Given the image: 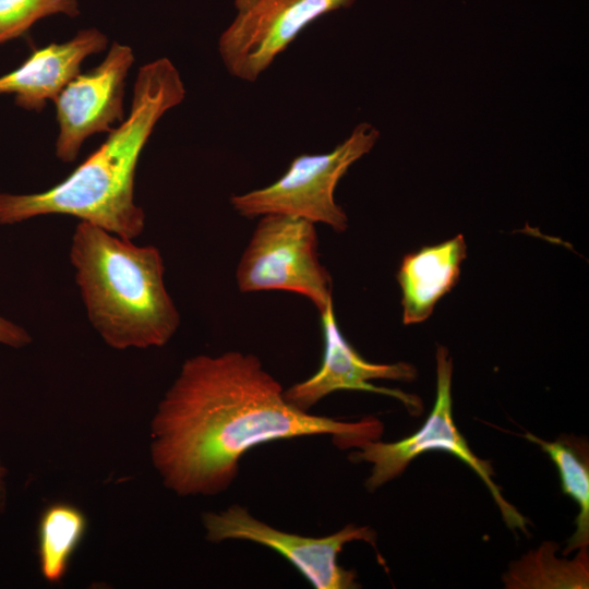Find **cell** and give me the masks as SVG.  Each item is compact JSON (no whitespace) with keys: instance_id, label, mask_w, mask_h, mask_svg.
Wrapping results in <instances>:
<instances>
[{"instance_id":"6","label":"cell","mask_w":589,"mask_h":589,"mask_svg":"<svg viewBox=\"0 0 589 589\" xmlns=\"http://www.w3.org/2000/svg\"><path fill=\"white\" fill-rule=\"evenodd\" d=\"M452 375V359L447 349L440 346L436 350V397L423 425L412 435L397 442L385 443L380 440L365 442L348 458L352 462L365 461L372 465L365 488L369 491H375L401 474L419 455L429 450L446 452L464 461L481 478L498 506L507 527L514 531L520 530L528 533L527 519L503 497L500 486L494 482L491 464L473 454L455 424Z\"/></svg>"},{"instance_id":"2","label":"cell","mask_w":589,"mask_h":589,"mask_svg":"<svg viewBox=\"0 0 589 589\" xmlns=\"http://www.w3.org/2000/svg\"><path fill=\"white\" fill-rule=\"evenodd\" d=\"M185 87L168 58L142 65L130 113L70 176L38 193L0 192V225L43 215H68L125 239L145 228V213L134 200L136 166L155 125L182 103Z\"/></svg>"},{"instance_id":"8","label":"cell","mask_w":589,"mask_h":589,"mask_svg":"<svg viewBox=\"0 0 589 589\" xmlns=\"http://www.w3.org/2000/svg\"><path fill=\"white\" fill-rule=\"evenodd\" d=\"M357 0H235L237 15L221 33L218 52L228 73L254 83L317 19Z\"/></svg>"},{"instance_id":"14","label":"cell","mask_w":589,"mask_h":589,"mask_svg":"<svg viewBox=\"0 0 589 589\" xmlns=\"http://www.w3.org/2000/svg\"><path fill=\"white\" fill-rule=\"evenodd\" d=\"M558 545L543 542L510 564L503 576L508 589H587L589 588L588 546L578 549L573 560L557 558Z\"/></svg>"},{"instance_id":"3","label":"cell","mask_w":589,"mask_h":589,"mask_svg":"<svg viewBox=\"0 0 589 589\" xmlns=\"http://www.w3.org/2000/svg\"><path fill=\"white\" fill-rule=\"evenodd\" d=\"M70 261L88 320L109 347H163L176 334L180 313L166 289L157 248L81 221Z\"/></svg>"},{"instance_id":"13","label":"cell","mask_w":589,"mask_h":589,"mask_svg":"<svg viewBox=\"0 0 589 589\" xmlns=\"http://www.w3.org/2000/svg\"><path fill=\"white\" fill-rule=\"evenodd\" d=\"M526 440L536 443L558 470L562 491L579 507L576 530L567 541L563 555L589 544V446L584 437L561 435L545 441L527 432Z\"/></svg>"},{"instance_id":"18","label":"cell","mask_w":589,"mask_h":589,"mask_svg":"<svg viewBox=\"0 0 589 589\" xmlns=\"http://www.w3.org/2000/svg\"><path fill=\"white\" fill-rule=\"evenodd\" d=\"M7 477H8V470L0 462V513H3L7 507V501H8Z\"/></svg>"},{"instance_id":"12","label":"cell","mask_w":589,"mask_h":589,"mask_svg":"<svg viewBox=\"0 0 589 589\" xmlns=\"http://www.w3.org/2000/svg\"><path fill=\"white\" fill-rule=\"evenodd\" d=\"M466 255L464 236L457 235L404 256L397 272L404 324L430 317L438 300L456 285Z\"/></svg>"},{"instance_id":"9","label":"cell","mask_w":589,"mask_h":589,"mask_svg":"<svg viewBox=\"0 0 589 589\" xmlns=\"http://www.w3.org/2000/svg\"><path fill=\"white\" fill-rule=\"evenodd\" d=\"M133 62L132 48L115 41L96 68L77 74L53 100L59 125L56 156L61 161H74L86 139L109 133L116 121L122 122L125 79Z\"/></svg>"},{"instance_id":"17","label":"cell","mask_w":589,"mask_h":589,"mask_svg":"<svg viewBox=\"0 0 589 589\" xmlns=\"http://www.w3.org/2000/svg\"><path fill=\"white\" fill-rule=\"evenodd\" d=\"M32 341L31 335L20 325L0 316V344L22 348Z\"/></svg>"},{"instance_id":"1","label":"cell","mask_w":589,"mask_h":589,"mask_svg":"<svg viewBox=\"0 0 589 589\" xmlns=\"http://www.w3.org/2000/svg\"><path fill=\"white\" fill-rule=\"evenodd\" d=\"M284 390L252 353L187 359L151 423V459L163 484L182 497L213 496L233 483L240 459L265 443L329 435L346 449L383 434L377 418L312 414L289 404Z\"/></svg>"},{"instance_id":"4","label":"cell","mask_w":589,"mask_h":589,"mask_svg":"<svg viewBox=\"0 0 589 589\" xmlns=\"http://www.w3.org/2000/svg\"><path fill=\"white\" fill-rule=\"evenodd\" d=\"M378 137L380 131L374 125L359 123L333 151L297 156L275 182L235 194L230 203L247 218L284 214L322 223L336 232H344L348 228V217L335 201L336 185L350 166L374 147Z\"/></svg>"},{"instance_id":"16","label":"cell","mask_w":589,"mask_h":589,"mask_svg":"<svg viewBox=\"0 0 589 589\" xmlns=\"http://www.w3.org/2000/svg\"><path fill=\"white\" fill-rule=\"evenodd\" d=\"M80 14L79 0H0V45L24 35L38 20Z\"/></svg>"},{"instance_id":"11","label":"cell","mask_w":589,"mask_h":589,"mask_svg":"<svg viewBox=\"0 0 589 589\" xmlns=\"http://www.w3.org/2000/svg\"><path fill=\"white\" fill-rule=\"evenodd\" d=\"M107 45L103 32L86 28L68 41L35 49L20 67L0 76V95L12 94L21 108L41 111L80 74L82 62Z\"/></svg>"},{"instance_id":"5","label":"cell","mask_w":589,"mask_h":589,"mask_svg":"<svg viewBox=\"0 0 589 589\" xmlns=\"http://www.w3.org/2000/svg\"><path fill=\"white\" fill-rule=\"evenodd\" d=\"M317 247L314 223L284 214L261 216L237 267L240 291L294 292L321 314L333 303V284Z\"/></svg>"},{"instance_id":"15","label":"cell","mask_w":589,"mask_h":589,"mask_svg":"<svg viewBox=\"0 0 589 589\" xmlns=\"http://www.w3.org/2000/svg\"><path fill=\"white\" fill-rule=\"evenodd\" d=\"M87 528L85 514L75 505L53 503L40 514L37 528L38 564L50 584L60 582Z\"/></svg>"},{"instance_id":"10","label":"cell","mask_w":589,"mask_h":589,"mask_svg":"<svg viewBox=\"0 0 589 589\" xmlns=\"http://www.w3.org/2000/svg\"><path fill=\"white\" fill-rule=\"evenodd\" d=\"M320 315L324 338L322 363L312 376L284 390L285 399L289 404L302 411H309L336 390H364L396 398L411 414L422 412V401L418 396L370 383L372 380L413 381L417 369L412 364H380L366 361L341 334L333 303Z\"/></svg>"},{"instance_id":"7","label":"cell","mask_w":589,"mask_h":589,"mask_svg":"<svg viewBox=\"0 0 589 589\" xmlns=\"http://www.w3.org/2000/svg\"><path fill=\"white\" fill-rule=\"evenodd\" d=\"M202 524L208 542L249 541L279 553L316 589L360 587L356 570L340 566L338 555L352 541H364L374 548L376 544V533L368 526L348 524L329 536L305 537L276 529L237 504L204 513Z\"/></svg>"}]
</instances>
